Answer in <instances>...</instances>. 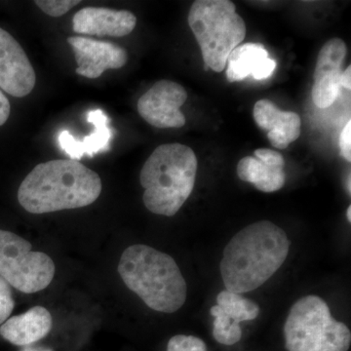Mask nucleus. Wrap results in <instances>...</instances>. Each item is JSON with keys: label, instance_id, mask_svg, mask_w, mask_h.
Listing matches in <instances>:
<instances>
[{"label": "nucleus", "instance_id": "11", "mask_svg": "<svg viewBox=\"0 0 351 351\" xmlns=\"http://www.w3.org/2000/svg\"><path fill=\"white\" fill-rule=\"evenodd\" d=\"M68 43L75 52L76 73L91 80L108 69H121L128 60L126 50L113 43L82 36H71Z\"/></svg>", "mask_w": 351, "mask_h": 351}, {"label": "nucleus", "instance_id": "15", "mask_svg": "<svg viewBox=\"0 0 351 351\" xmlns=\"http://www.w3.org/2000/svg\"><path fill=\"white\" fill-rule=\"evenodd\" d=\"M226 78L228 82H241L248 76L263 80L270 77L276 69V62L260 43L239 45L228 58Z\"/></svg>", "mask_w": 351, "mask_h": 351}, {"label": "nucleus", "instance_id": "18", "mask_svg": "<svg viewBox=\"0 0 351 351\" xmlns=\"http://www.w3.org/2000/svg\"><path fill=\"white\" fill-rule=\"evenodd\" d=\"M219 308L230 319L237 323L256 319L260 314V306L243 295L230 291H221L217 297Z\"/></svg>", "mask_w": 351, "mask_h": 351}, {"label": "nucleus", "instance_id": "16", "mask_svg": "<svg viewBox=\"0 0 351 351\" xmlns=\"http://www.w3.org/2000/svg\"><path fill=\"white\" fill-rule=\"evenodd\" d=\"M52 329V316L43 306H34L21 315L7 319L0 335L15 346H27L40 341Z\"/></svg>", "mask_w": 351, "mask_h": 351}, {"label": "nucleus", "instance_id": "12", "mask_svg": "<svg viewBox=\"0 0 351 351\" xmlns=\"http://www.w3.org/2000/svg\"><path fill=\"white\" fill-rule=\"evenodd\" d=\"M254 156H246L237 165L241 181L250 182L263 193H274L283 188L286 181L285 159L282 154L269 149H258Z\"/></svg>", "mask_w": 351, "mask_h": 351}, {"label": "nucleus", "instance_id": "23", "mask_svg": "<svg viewBox=\"0 0 351 351\" xmlns=\"http://www.w3.org/2000/svg\"><path fill=\"white\" fill-rule=\"evenodd\" d=\"M339 151L341 156L346 159L348 162L351 161V121L348 122L345 128L341 131L339 141Z\"/></svg>", "mask_w": 351, "mask_h": 351}, {"label": "nucleus", "instance_id": "5", "mask_svg": "<svg viewBox=\"0 0 351 351\" xmlns=\"http://www.w3.org/2000/svg\"><path fill=\"white\" fill-rule=\"evenodd\" d=\"M189 25L199 44L205 69H225L228 58L246 36V25L230 0H196Z\"/></svg>", "mask_w": 351, "mask_h": 351}, {"label": "nucleus", "instance_id": "8", "mask_svg": "<svg viewBox=\"0 0 351 351\" xmlns=\"http://www.w3.org/2000/svg\"><path fill=\"white\" fill-rule=\"evenodd\" d=\"M186 99L188 93L179 83L160 80L141 97L138 112L156 128H181L186 124L181 108Z\"/></svg>", "mask_w": 351, "mask_h": 351}, {"label": "nucleus", "instance_id": "27", "mask_svg": "<svg viewBox=\"0 0 351 351\" xmlns=\"http://www.w3.org/2000/svg\"><path fill=\"white\" fill-rule=\"evenodd\" d=\"M346 219H348V221H351V206H348V211H346Z\"/></svg>", "mask_w": 351, "mask_h": 351}, {"label": "nucleus", "instance_id": "14", "mask_svg": "<svg viewBox=\"0 0 351 351\" xmlns=\"http://www.w3.org/2000/svg\"><path fill=\"white\" fill-rule=\"evenodd\" d=\"M253 115L258 127L269 132L267 138L277 149H287L301 135L302 120L299 114L283 112L267 99L255 104Z\"/></svg>", "mask_w": 351, "mask_h": 351}, {"label": "nucleus", "instance_id": "26", "mask_svg": "<svg viewBox=\"0 0 351 351\" xmlns=\"http://www.w3.org/2000/svg\"><path fill=\"white\" fill-rule=\"evenodd\" d=\"M22 351H53L51 348H40V346H27Z\"/></svg>", "mask_w": 351, "mask_h": 351}, {"label": "nucleus", "instance_id": "4", "mask_svg": "<svg viewBox=\"0 0 351 351\" xmlns=\"http://www.w3.org/2000/svg\"><path fill=\"white\" fill-rule=\"evenodd\" d=\"M197 167V157L188 145L156 147L140 174L145 207L154 214L175 216L193 193Z\"/></svg>", "mask_w": 351, "mask_h": 351}, {"label": "nucleus", "instance_id": "19", "mask_svg": "<svg viewBox=\"0 0 351 351\" xmlns=\"http://www.w3.org/2000/svg\"><path fill=\"white\" fill-rule=\"evenodd\" d=\"M210 313L215 318L213 335L216 341L225 346H233L239 343L242 337L239 323L230 319L218 306H212Z\"/></svg>", "mask_w": 351, "mask_h": 351}, {"label": "nucleus", "instance_id": "9", "mask_svg": "<svg viewBox=\"0 0 351 351\" xmlns=\"http://www.w3.org/2000/svg\"><path fill=\"white\" fill-rule=\"evenodd\" d=\"M36 76L22 46L0 27V88L16 98L31 94Z\"/></svg>", "mask_w": 351, "mask_h": 351}, {"label": "nucleus", "instance_id": "6", "mask_svg": "<svg viewBox=\"0 0 351 351\" xmlns=\"http://www.w3.org/2000/svg\"><path fill=\"white\" fill-rule=\"evenodd\" d=\"M284 337L289 351H348L351 345L350 330L332 317L324 300L314 295L292 306Z\"/></svg>", "mask_w": 351, "mask_h": 351}, {"label": "nucleus", "instance_id": "2", "mask_svg": "<svg viewBox=\"0 0 351 351\" xmlns=\"http://www.w3.org/2000/svg\"><path fill=\"white\" fill-rule=\"evenodd\" d=\"M103 189L100 176L77 160L38 164L18 191V200L32 214L52 213L92 204Z\"/></svg>", "mask_w": 351, "mask_h": 351}, {"label": "nucleus", "instance_id": "7", "mask_svg": "<svg viewBox=\"0 0 351 351\" xmlns=\"http://www.w3.org/2000/svg\"><path fill=\"white\" fill-rule=\"evenodd\" d=\"M54 276L55 263L49 256L32 252L27 240L0 230V276L7 283L32 294L48 287Z\"/></svg>", "mask_w": 351, "mask_h": 351}, {"label": "nucleus", "instance_id": "24", "mask_svg": "<svg viewBox=\"0 0 351 351\" xmlns=\"http://www.w3.org/2000/svg\"><path fill=\"white\" fill-rule=\"evenodd\" d=\"M11 106L5 95L0 90V126L5 124L9 117H10Z\"/></svg>", "mask_w": 351, "mask_h": 351}, {"label": "nucleus", "instance_id": "25", "mask_svg": "<svg viewBox=\"0 0 351 351\" xmlns=\"http://www.w3.org/2000/svg\"><path fill=\"white\" fill-rule=\"evenodd\" d=\"M341 85L345 87L346 89H351V66H348V69L343 71L341 77Z\"/></svg>", "mask_w": 351, "mask_h": 351}, {"label": "nucleus", "instance_id": "3", "mask_svg": "<svg viewBox=\"0 0 351 351\" xmlns=\"http://www.w3.org/2000/svg\"><path fill=\"white\" fill-rule=\"evenodd\" d=\"M119 272L127 288L154 311L174 313L186 302L188 287L177 263L152 247L137 244L125 249Z\"/></svg>", "mask_w": 351, "mask_h": 351}, {"label": "nucleus", "instance_id": "22", "mask_svg": "<svg viewBox=\"0 0 351 351\" xmlns=\"http://www.w3.org/2000/svg\"><path fill=\"white\" fill-rule=\"evenodd\" d=\"M15 302L9 284L0 276V325L3 324L12 313Z\"/></svg>", "mask_w": 351, "mask_h": 351}, {"label": "nucleus", "instance_id": "10", "mask_svg": "<svg viewBox=\"0 0 351 351\" xmlns=\"http://www.w3.org/2000/svg\"><path fill=\"white\" fill-rule=\"evenodd\" d=\"M348 53L345 41L332 38L321 48L314 71L313 100L316 107H331L341 93V77Z\"/></svg>", "mask_w": 351, "mask_h": 351}, {"label": "nucleus", "instance_id": "13", "mask_svg": "<svg viewBox=\"0 0 351 351\" xmlns=\"http://www.w3.org/2000/svg\"><path fill=\"white\" fill-rule=\"evenodd\" d=\"M136 25L137 18L130 11L104 7H85L73 19V31L88 36L122 38L131 34Z\"/></svg>", "mask_w": 351, "mask_h": 351}, {"label": "nucleus", "instance_id": "20", "mask_svg": "<svg viewBox=\"0 0 351 351\" xmlns=\"http://www.w3.org/2000/svg\"><path fill=\"white\" fill-rule=\"evenodd\" d=\"M34 3L44 13L51 17H61L68 13L73 7L80 3V0H36Z\"/></svg>", "mask_w": 351, "mask_h": 351}, {"label": "nucleus", "instance_id": "21", "mask_svg": "<svg viewBox=\"0 0 351 351\" xmlns=\"http://www.w3.org/2000/svg\"><path fill=\"white\" fill-rule=\"evenodd\" d=\"M167 351H207V346L197 337L177 335L171 338Z\"/></svg>", "mask_w": 351, "mask_h": 351}, {"label": "nucleus", "instance_id": "1", "mask_svg": "<svg viewBox=\"0 0 351 351\" xmlns=\"http://www.w3.org/2000/svg\"><path fill=\"white\" fill-rule=\"evenodd\" d=\"M290 246L285 230L269 221L240 230L226 245L219 265L226 290L241 295L261 287L282 267Z\"/></svg>", "mask_w": 351, "mask_h": 351}, {"label": "nucleus", "instance_id": "17", "mask_svg": "<svg viewBox=\"0 0 351 351\" xmlns=\"http://www.w3.org/2000/svg\"><path fill=\"white\" fill-rule=\"evenodd\" d=\"M87 120L93 124V133L83 138L76 140L69 131L64 130L59 134L60 147L73 160L82 158L84 154L93 156L100 152L110 149V141L112 138V129L108 127V119L101 110H92L88 113Z\"/></svg>", "mask_w": 351, "mask_h": 351}]
</instances>
